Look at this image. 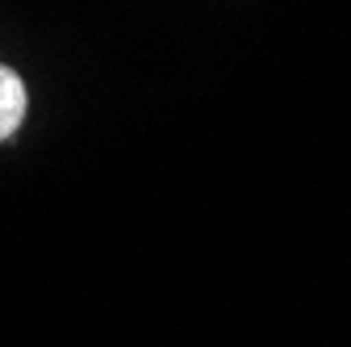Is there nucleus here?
<instances>
[{"instance_id":"nucleus-1","label":"nucleus","mask_w":351,"mask_h":347,"mask_svg":"<svg viewBox=\"0 0 351 347\" xmlns=\"http://www.w3.org/2000/svg\"><path fill=\"white\" fill-rule=\"evenodd\" d=\"M25 117V84L13 67H0V143H5Z\"/></svg>"}]
</instances>
